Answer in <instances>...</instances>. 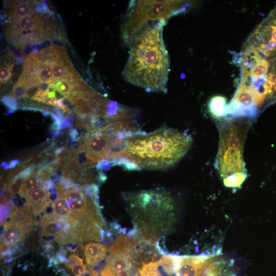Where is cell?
<instances>
[{"instance_id":"obj_1","label":"cell","mask_w":276,"mask_h":276,"mask_svg":"<svg viewBox=\"0 0 276 276\" xmlns=\"http://www.w3.org/2000/svg\"><path fill=\"white\" fill-rule=\"evenodd\" d=\"M192 143L190 135L166 127L148 133L140 131L120 150L110 152L105 160L129 170L166 169L176 165Z\"/></svg>"},{"instance_id":"obj_2","label":"cell","mask_w":276,"mask_h":276,"mask_svg":"<svg viewBox=\"0 0 276 276\" xmlns=\"http://www.w3.org/2000/svg\"><path fill=\"white\" fill-rule=\"evenodd\" d=\"M160 22L147 26L130 40L129 58L122 72L127 82L147 91L167 92L169 57Z\"/></svg>"},{"instance_id":"obj_3","label":"cell","mask_w":276,"mask_h":276,"mask_svg":"<svg viewBox=\"0 0 276 276\" xmlns=\"http://www.w3.org/2000/svg\"><path fill=\"white\" fill-rule=\"evenodd\" d=\"M220 125L217 169L225 186L240 188L247 176L243 148L249 123L245 121L228 120Z\"/></svg>"},{"instance_id":"obj_4","label":"cell","mask_w":276,"mask_h":276,"mask_svg":"<svg viewBox=\"0 0 276 276\" xmlns=\"http://www.w3.org/2000/svg\"><path fill=\"white\" fill-rule=\"evenodd\" d=\"M188 4L180 1H131L121 25V37L128 45L131 39L148 25L166 22L185 11Z\"/></svg>"},{"instance_id":"obj_5","label":"cell","mask_w":276,"mask_h":276,"mask_svg":"<svg viewBox=\"0 0 276 276\" xmlns=\"http://www.w3.org/2000/svg\"><path fill=\"white\" fill-rule=\"evenodd\" d=\"M112 148V135L107 126L87 132L80 139L78 157L83 167L104 161Z\"/></svg>"},{"instance_id":"obj_6","label":"cell","mask_w":276,"mask_h":276,"mask_svg":"<svg viewBox=\"0 0 276 276\" xmlns=\"http://www.w3.org/2000/svg\"><path fill=\"white\" fill-rule=\"evenodd\" d=\"M32 228L22 221L10 215V219L4 225V232L1 239V252L22 241L25 235L29 233Z\"/></svg>"},{"instance_id":"obj_7","label":"cell","mask_w":276,"mask_h":276,"mask_svg":"<svg viewBox=\"0 0 276 276\" xmlns=\"http://www.w3.org/2000/svg\"><path fill=\"white\" fill-rule=\"evenodd\" d=\"M32 206L35 216L40 215L47 208L52 204L50 190L42 187L30 192L26 198Z\"/></svg>"},{"instance_id":"obj_8","label":"cell","mask_w":276,"mask_h":276,"mask_svg":"<svg viewBox=\"0 0 276 276\" xmlns=\"http://www.w3.org/2000/svg\"><path fill=\"white\" fill-rule=\"evenodd\" d=\"M35 1H16L7 2L10 16V21H14L19 19L32 15Z\"/></svg>"},{"instance_id":"obj_9","label":"cell","mask_w":276,"mask_h":276,"mask_svg":"<svg viewBox=\"0 0 276 276\" xmlns=\"http://www.w3.org/2000/svg\"><path fill=\"white\" fill-rule=\"evenodd\" d=\"M107 249L104 244L89 243L84 246V256L87 264L94 266L102 261L106 255Z\"/></svg>"},{"instance_id":"obj_10","label":"cell","mask_w":276,"mask_h":276,"mask_svg":"<svg viewBox=\"0 0 276 276\" xmlns=\"http://www.w3.org/2000/svg\"><path fill=\"white\" fill-rule=\"evenodd\" d=\"M136 243V239L121 236L108 247V251L109 254L113 256H130Z\"/></svg>"},{"instance_id":"obj_11","label":"cell","mask_w":276,"mask_h":276,"mask_svg":"<svg viewBox=\"0 0 276 276\" xmlns=\"http://www.w3.org/2000/svg\"><path fill=\"white\" fill-rule=\"evenodd\" d=\"M53 78L52 83L67 78L72 74L76 72L68 56L61 58L53 66Z\"/></svg>"},{"instance_id":"obj_12","label":"cell","mask_w":276,"mask_h":276,"mask_svg":"<svg viewBox=\"0 0 276 276\" xmlns=\"http://www.w3.org/2000/svg\"><path fill=\"white\" fill-rule=\"evenodd\" d=\"M42 226V235L44 237H56L60 233L62 225L53 214L48 213L40 218Z\"/></svg>"},{"instance_id":"obj_13","label":"cell","mask_w":276,"mask_h":276,"mask_svg":"<svg viewBox=\"0 0 276 276\" xmlns=\"http://www.w3.org/2000/svg\"><path fill=\"white\" fill-rule=\"evenodd\" d=\"M45 181L40 177L37 170H35L28 178L21 180L18 194L26 198L33 190L43 187Z\"/></svg>"},{"instance_id":"obj_14","label":"cell","mask_w":276,"mask_h":276,"mask_svg":"<svg viewBox=\"0 0 276 276\" xmlns=\"http://www.w3.org/2000/svg\"><path fill=\"white\" fill-rule=\"evenodd\" d=\"M42 63L38 59L36 54H31L24 57L22 74L25 77L39 76Z\"/></svg>"},{"instance_id":"obj_15","label":"cell","mask_w":276,"mask_h":276,"mask_svg":"<svg viewBox=\"0 0 276 276\" xmlns=\"http://www.w3.org/2000/svg\"><path fill=\"white\" fill-rule=\"evenodd\" d=\"M107 265L117 273L119 271L130 270L131 258L129 256H113L109 254L106 259Z\"/></svg>"},{"instance_id":"obj_16","label":"cell","mask_w":276,"mask_h":276,"mask_svg":"<svg viewBox=\"0 0 276 276\" xmlns=\"http://www.w3.org/2000/svg\"><path fill=\"white\" fill-rule=\"evenodd\" d=\"M227 106L225 98L222 96H215L212 98L208 104L209 111L216 118L227 115Z\"/></svg>"},{"instance_id":"obj_17","label":"cell","mask_w":276,"mask_h":276,"mask_svg":"<svg viewBox=\"0 0 276 276\" xmlns=\"http://www.w3.org/2000/svg\"><path fill=\"white\" fill-rule=\"evenodd\" d=\"M28 90V87L25 81V77L21 74L13 86L10 95L18 99L27 98Z\"/></svg>"},{"instance_id":"obj_18","label":"cell","mask_w":276,"mask_h":276,"mask_svg":"<svg viewBox=\"0 0 276 276\" xmlns=\"http://www.w3.org/2000/svg\"><path fill=\"white\" fill-rule=\"evenodd\" d=\"M39 73V77L41 83H52L53 78V66L55 62H43Z\"/></svg>"},{"instance_id":"obj_19","label":"cell","mask_w":276,"mask_h":276,"mask_svg":"<svg viewBox=\"0 0 276 276\" xmlns=\"http://www.w3.org/2000/svg\"><path fill=\"white\" fill-rule=\"evenodd\" d=\"M74 88L75 86L71 84L66 78L63 79L54 83V89L57 91L64 98L67 97Z\"/></svg>"},{"instance_id":"obj_20","label":"cell","mask_w":276,"mask_h":276,"mask_svg":"<svg viewBox=\"0 0 276 276\" xmlns=\"http://www.w3.org/2000/svg\"><path fill=\"white\" fill-rule=\"evenodd\" d=\"M1 101L4 105L13 111L18 109L16 98L12 95H5L2 97Z\"/></svg>"},{"instance_id":"obj_21","label":"cell","mask_w":276,"mask_h":276,"mask_svg":"<svg viewBox=\"0 0 276 276\" xmlns=\"http://www.w3.org/2000/svg\"><path fill=\"white\" fill-rule=\"evenodd\" d=\"M12 204L7 201L1 202V224L3 225L10 214Z\"/></svg>"},{"instance_id":"obj_22","label":"cell","mask_w":276,"mask_h":276,"mask_svg":"<svg viewBox=\"0 0 276 276\" xmlns=\"http://www.w3.org/2000/svg\"><path fill=\"white\" fill-rule=\"evenodd\" d=\"M56 101V91L55 89L48 91L42 97L41 102L48 105H53Z\"/></svg>"},{"instance_id":"obj_23","label":"cell","mask_w":276,"mask_h":276,"mask_svg":"<svg viewBox=\"0 0 276 276\" xmlns=\"http://www.w3.org/2000/svg\"><path fill=\"white\" fill-rule=\"evenodd\" d=\"M12 69L8 65L1 67L0 81L1 83H6L11 77Z\"/></svg>"},{"instance_id":"obj_24","label":"cell","mask_w":276,"mask_h":276,"mask_svg":"<svg viewBox=\"0 0 276 276\" xmlns=\"http://www.w3.org/2000/svg\"><path fill=\"white\" fill-rule=\"evenodd\" d=\"M37 167H38V166H36L35 165H32L20 171L18 173V176L21 179H26L30 176L35 171Z\"/></svg>"},{"instance_id":"obj_25","label":"cell","mask_w":276,"mask_h":276,"mask_svg":"<svg viewBox=\"0 0 276 276\" xmlns=\"http://www.w3.org/2000/svg\"><path fill=\"white\" fill-rule=\"evenodd\" d=\"M68 268L72 269L75 276H82L86 272V267L84 264L73 265Z\"/></svg>"},{"instance_id":"obj_26","label":"cell","mask_w":276,"mask_h":276,"mask_svg":"<svg viewBox=\"0 0 276 276\" xmlns=\"http://www.w3.org/2000/svg\"><path fill=\"white\" fill-rule=\"evenodd\" d=\"M75 264H84L83 261L78 255L72 254L69 256L68 261L65 262V265L68 268L70 266Z\"/></svg>"},{"instance_id":"obj_27","label":"cell","mask_w":276,"mask_h":276,"mask_svg":"<svg viewBox=\"0 0 276 276\" xmlns=\"http://www.w3.org/2000/svg\"><path fill=\"white\" fill-rule=\"evenodd\" d=\"M115 272L112 269L111 267L107 265L101 271V276H116Z\"/></svg>"},{"instance_id":"obj_28","label":"cell","mask_w":276,"mask_h":276,"mask_svg":"<svg viewBox=\"0 0 276 276\" xmlns=\"http://www.w3.org/2000/svg\"><path fill=\"white\" fill-rule=\"evenodd\" d=\"M69 134L74 141H80L79 133L76 128H72L70 130Z\"/></svg>"},{"instance_id":"obj_29","label":"cell","mask_w":276,"mask_h":276,"mask_svg":"<svg viewBox=\"0 0 276 276\" xmlns=\"http://www.w3.org/2000/svg\"><path fill=\"white\" fill-rule=\"evenodd\" d=\"M19 163L18 160L14 159L10 162V164L8 165V169L14 168Z\"/></svg>"},{"instance_id":"obj_30","label":"cell","mask_w":276,"mask_h":276,"mask_svg":"<svg viewBox=\"0 0 276 276\" xmlns=\"http://www.w3.org/2000/svg\"><path fill=\"white\" fill-rule=\"evenodd\" d=\"M89 276H99L98 273L94 269H91L89 271Z\"/></svg>"},{"instance_id":"obj_31","label":"cell","mask_w":276,"mask_h":276,"mask_svg":"<svg viewBox=\"0 0 276 276\" xmlns=\"http://www.w3.org/2000/svg\"><path fill=\"white\" fill-rule=\"evenodd\" d=\"M2 166L4 169H8V165H7V164L6 162H3L2 163Z\"/></svg>"},{"instance_id":"obj_32","label":"cell","mask_w":276,"mask_h":276,"mask_svg":"<svg viewBox=\"0 0 276 276\" xmlns=\"http://www.w3.org/2000/svg\"><path fill=\"white\" fill-rule=\"evenodd\" d=\"M139 276H153L152 275H146V274H141Z\"/></svg>"},{"instance_id":"obj_33","label":"cell","mask_w":276,"mask_h":276,"mask_svg":"<svg viewBox=\"0 0 276 276\" xmlns=\"http://www.w3.org/2000/svg\"><path fill=\"white\" fill-rule=\"evenodd\" d=\"M13 112V110H11V109H9L8 111V113H12V112Z\"/></svg>"}]
</instances>
